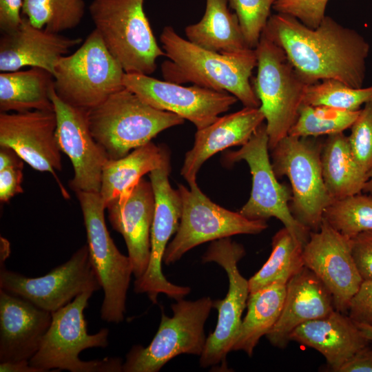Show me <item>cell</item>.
<instances>
[{"instance_id": "obj_1", "label": "cell", "mask_w": 372, "mask_h": 372, "mask_svg": "<svg viewBox=\"0 0 372 372\" xmlns=\"http://www.w3.org/2000/svg\"><path fill=\"white\" fill-rule=\"evenodd\" d=\"M281 48L298 73L309 85L335 79L362 87L369 45L358 32L325 16L311 28L286 14H271L262 32Z\"/></svg>"}, {"instance_id": "obj_2", "label": "cell", "mask_w": 372, "mask_h": 372, "mask_svg": "<svg viewBox=\"0 0 372 372\" xmlns=\"http://www.w3.org/2000/svg\"><path fill=\"white\" fill-rule=\"evenodd\" d=\"M160 41L168 59L161 64L165 81L228 92L245 107L260 106L250 83L257 65L255 49L234 55L211 52L183 39L171 26L163 28Z\"/></svg>"}, {"instance_id": "obj_3", "label": "cell", "mask_w": 372, "mask_h": 372, "mask_svg": "<svg viewBox=\"0 0 372 372\" xmlns=\"http://www.w3.org/2000/svg\"><path fill=\"white\" fill-rule=\"evenodd\" d=\"M87 117L92 135L109 159L121 158L184 123L182 117L152 107L126 87L87 111Z\"/></svg>"}, {"instance_id": "obj_4", "label": "cell", "mask_w": 372, "mask_h": 372, "mask_svg": "<svg viewBox=\"0 0 372 372\" xmlns=\"http://www.w3.org/2000/svg\"><path fill=\"white\" fill-rule=\"evenodd\" d=\"M94 292L85 291L71 302L52 312L50 325L39 349L29 364L39 372L57 369L71 372L122 371L121 360L105 358L81 360L79 355L84 349L105 348L108 345V329L88 334L84 310Z\"/></svg>"}, {"instance_id": "obj_5", "label": "cell", "mask_w": 372, "mask_h": 372, "mask_svg": "<svg viewBox=\"0 0 372 372\" xmlns=\"http://www.w3.org/2000/svg\"><path fill=\"white\" fill-rule=\"evenodd\" d=\"M144 0H93L89 12L106 48L127 74L149 75L165 53L154 37Z\"/></svg>"}, {"instance_id": "obj_6", "label": "cell", "mask_w": 372, "mask_h": 372, "mask_svg": "<svg viewBox=\"0 0 372 372\" xmlns=\"http://www.w3.org/2000/svg\"><path fill=\"white\" fill-rule=\"evenodd\" d=\"M125 73L94 29L74 53L56 62L54 90L65 103L87 112L125 87Z\"/></svg>"}, {"instance_id": "obj_7", "label": "cell", "mask_w": 372, "mask_h": 372, "mask_svg": "<svg viewBox=\"0 0 372 372\" xmlns=\"http://www.w3.org/2000/svg\"><path fill=\"white\" fill-rule=\"evenodd\" d=\"M257 75L254 92L266 121L272 150L296 123L309 85L296 70L283 50L262 34L255 48Z\"/></svg>"}, {"instance_id": "obj_8", "label": "cell", "mask_w": 372, "mask_h": 372, "mask_svg": "<svg viewBox=\"0 0 372 372\" xmlns=\"http://www.w3.org/2000/svg\"><path fill=\"white\" fill-rule=\"evenodd\" d=\"M322 145L313 137L288 135L271 150L276 176L278 178L285 176L291 183V212L311 231L318 230L324 211L333 201L322 177Z\"/></svg>"}, {"instance_id": "obj_9", "label": "cell", "mask_w": 372, "mask_h": 372, "mask_svg": "<svg viewBox=\"0 0 372 372\" xmlns=\"http://www.w3.org/2000/svg\"><path fill=\"white\" fill-rule=\"evenodd\" d=\"M176 301L171 306L172 317L162 311L158 331L149 344L136 345L130 349L122 371L158 372L178 355H201L207 340L205 324L213 308V300L203 297L194 301L183 298Z\"/></svg>"}, {"instance_id": "obj_10", "label": "cell", "mask_w": 372, "mask_h": 372, "mask_svg": "<svg viewBox=\"0 0 372 372\" xmlns=\"http://www.w3.org/2000/svg\"><path fill=\"white\" fill-rule=\"evenodd\" d=\"M269 149L266 124L262 123L240 149L225 154L227 164L245 161L252 176L250 196L239 213L251 220H266L275 217L297 241L304 245L311 231L293 215L290 208L291 189L278 180Z\"/></svg>"}, {"instance_id": "obj_11", "label": "cell", "mask_w": 372, "mask_h": 372, "mask_svg": "<svg viewBox=\"0 0 372 372\" xmlns=\"http://www.w3.org/2000/svg\"><path fill=\"white\" fill-rule=\"evenodd\" d=\"M76 194L83 213L90 260L104 291L101 318L107 322H121L124 320L127 292L133 274L132 263L110 235L105 220L106 208L100 194Z\"/></svg>"}, {"instance_id": "obj_12", "label": "cell", "mask_w": 372, "mask_h": 372, "mask_svg": "<svg viewBox=\"0 0 372 372\" xmlns=\"http://www.w3.org/2000/svg\"><path fill=\"white\" fill-rule=\"evenodd\" d=\"M182 202L180 224L168 244L163 262L169 265L194 247L237 234H257L265 230V220H251L212 202L197 183L178 187Z\"/></svg>"}, {"instance_id": "obj_13", "label": "cell", "mask_w": 372, "mask_h": 372, "mask_svg": "<svg viewBox=\"0 0 372 372\" xmlns=\"http://www.w3.org/2000/svg\"><path fill=\"white\" fill-rule=\"evenodd\" d=\"M170 157L163 147L161 165L149 174L154 194L155 207L151 228V254L146 271L134 281V291L146 293L153 303L157 297L164 293L178 300L189 294L191 289L174 285L168 281L162 272L161 265L170 238L176 233L181 217L182 202L178 189L169 183Z\"/></svg>"}, {"instance_id": "obj_14", "label": "cell", "mask_w": 372, "mask_h": 372, "mask_svg": "<svg viewBox=\"0 0 372 372\" xmlns=\"http://www.w3.org/2000/svg\"><path fill=\"white\" fill-rule=\"evenodd\" d=\"M245 254L240 244L225 238L212 241L202 258L203 262H214L222 267L229 280L225 298L213 300V307L218 311V320L215 330L207 338L200 355V364L203 368L225 364L238 335L249 295V281L238 268V262Z\"/></svg>"}, {"instance_id": "obj_15", "label": "cell", "mask_w": 372, "mask_h": 372, "mask_svg": "<svg viewBox=\"0 0 372 372\" xmlns=\"http://www.w3.org/2000/svg\"><path fill=\"white\" fill-rule=\"evenodd\" d=\"M3 265L1 262L0 289L51 313L85 291L94 292L101 288L90 260L87 244L68 261L41 277H27L6 269Z\"/></svg>"}, {"instance_id": "obj_16", "label": "cell", "mask_w": 372, "mask_h": 372, "mask_svg": "<svg viewBox=\"0 0 372 372\" xmlns=\"http://www.w3.org/2000/svg\"><path fill=\"white\" fill-rule=\"evenodd\" d=\"M123 85L152 107L192 122L197 130L211 124L238 101L228 92L196 85L185 87L141 74L125 73Z\"/></svg>"}, {"instance_id": "obj_17", "label": "cell", "mask_w": 372, "mask_h": 372, "mask_svg": "<svg viewBox=\"0 0 372 372\" xmlns=\"http://www.w3.org/2000/svg\"><path fill=\"white\" fill-rule=\"evenodd\" d=\"M302 257L304 266L331 292L335 309L347 313L363 281L352 255L351 238L323 219L318 230L311 231Z\"/></svg>"}, {"instance_id": "obj_18", "label": "cell", "mask_w": 372, "mask_h": 372, "mask_svg": "<svg viewBox=\"0 0 372 372\" xmlns=\"http://www.w3.org/2000/svg\"><path fill=\"white\" fill-rule=\"evenodd\" d=\"M56 130L54 110L0 113V146L13 149L34 169L52 174L63 196L68 199L70 194L56 173L62 169Z\"/></svg>"}, {"instance_id": "obj_19", "label": "cell", "mask_w": 372, "mask_h": 372, "mask_svg": "<svg viewBox=\"0 0 372 372\" xmlns=\"http://www.w3.org/2000/svg\"><path fill=\"white\" fill-rule=\"evenodd\" d=\"M56 116V136L61 152L70 159L74 170L69 185L76 192L99 193L104 165L109 157L90 130L87 111L73 107L50 93Z\"/></svg>"}, {"instance_id": "obj_20", "label": "cell", "mask_w": 372, "mask_h": 372, "mask_svg": "<svg viewBox=\"0 0 372 372\" xmlns=\"http://www.w3.org/2000/svg\"><path fill=\"white\" fill-rule=\"evenodd\" d=\"M154 207L152 184L143 178L129 194L106 207L112 227L125 240L136 279L143 276L149 265Z\"/></svg>"}, {"instance_id": "obj_21", "label": "cell", "mask_w": 372, "mask_h": 372, "mask_svg": "<svg viewBox=\"0 0 372 372\" xmlns=\"http://www.w3.org/2000/svg\"><path fill=\"white\" fill-rule=\"evenodd\" d=\"M51 320V312L0 289V363L29 361Z\"/></svg>"}, {"instance_id": "obj_22", "label": "cell", "mask_w": 372, "mask_h": 372, "mask_svg": "<svg viewBox=\"0 0 372 372\" xmlns=\"http://www.w3.org/2000/svg\"><path fill=\"white\" fill-rule=\"evenodd\" d=\"M81 42V38H70L37 28L23 17L16 30L3 33L1 37L0 70L12 72L26 66L37 67L54 76L59 59Z\"/></svg>"}, {"instance_id": "obj_23", "label": "cell", "mask_w": 372, "mask_h": 372, "mask_svg": "<svg viewBox=\"0 0 372 372\" xmlns=\"http://www.w3.org/2000/svg\"><path fill=\"white\" fill-rule=\"evenodd\" d=\"M335 310L333 296L322 282L305 266L286 285L280 316L266 335L276 347L283 349L299 325L320 318Z\"/></svg>"}, {"instance_id": "obj_24", "label": "cell", "mask_w": 372, "mask_h": 372, "mask_svg": "<svg viewBox=\"0 0 372 372\" xmlns=\"http://www.w3.org/2000/svg\"><path fill=\"white\" fill-rule=\"evenodd\" d=\"M265 120L260 107H245L219 116L209 125L197 130L194 145L185 154L180 174L189 185L196 183L198 172L207 160L227 148L245 144Z\"/></svg>"}, {"instance_id": "obj_25", "label": "cell", "mask_w": 372, "mask_h": 372, "mask_svg": "<svg viewBox=\"0 0 372 372\" xmlns=\"http://www.w3.org/2000/svg\"><path fill=\"white\" fill-rule=\"evenodd\" d=\"M289 339L320 352L335 372L371 343L348 314L336 309L327 316L299 325Z\"/></svg>"}, {"instance_id": "obj_26", "label": "cell", "mask_w": 372, "mask_h": 372, "mask_svg": "<svg viewBox=\"0 0 372 372\" xmlns=\"http://www.w3.org/2000/svg\"><path fill=\"white\" fill-rule=\"evenodd\" d=\"M228 5V0H206L202 19L185 28L187 40L205 50L227 55L250 50L238 19Z\"/></svg>"}, {"instance_id": "obj_27", "label": "cell", "mask_w": 372, "mask_h": 372, "mask_svg": "<svg viewBox=\"0 0 372 372\" xmlns=\"http://www.w3.org/2000/svg\"><path fill=\"white\" fill-rule=\"evenodd\" d=\"M320 159L324 183L333 201L362 192L368 173L355 160L343 132L328 135Z\"/></svg>"}, {"instance_id": "obj_28", "label": "cell", "mask_w": 372, "mask_h": 372, "mask_svg": "<svg viewBox=\"0 0 372 372\" xmlns=\"http://www.w3.org/2000/svg\"><path fill=\"white\" fill-rule=\"evenodd\" d=\"M54 76L37 67L0 74L1 112L54 110L50 93Z\"/></svg>"}, {"instance_id": "obj_29", "label": "cell", "mask_w": 372, "mask_h": 372, "mask_svg": "<svg viewBox=\"0 0 372 372\" xmlns=\"http://www.w3.org/2000/svg\"><path fill=\"white\" fill-rule=\"evenodd\" d=\"M163 155V147L151 141L121 158L108 159L103 168L99 192L105 208L129 194L144 175L158 167Z\"/></svg>"}, {"instance_id": "obj_30", "label": "cell", "mask_w": 372, "mask_h": 372, "mask_svg": "<svg viewBox=\"0 0 372 372\" xmlns=\"http://www.w3.org/2000/svg\"><path fill=\"white\" fill-rule=\"evenodd\" d=\"M286 285L276 283L249 295L245 317L242 320L232 351H242L249 357L260 339L277 322L285 302Z\"/></svg>"}, {"instance_id": "obj_31", "label": "cell", "mask_w": 372, "mask_h": 372, "mask_svg": "<svg viewBox=\"0 0 372 372\" xmlns=\"http://www.w3.org/2000/svg\"><path fill=\"white\" fill-rule=\"evenodd\" d=\"M271 247L268 260L248 280L249 293L276 283L287 285L304 267V245L285 227L273 236Z\"/></svg>"}, {"instance_id": "obj_32", "label": "cell", "mask_w": 372, "mask_h": 372, "mask_svg": "<svg viewBox=\"0 0 372 372\" xmlns=\"http://www.w3.org/2000/svg\"><path fill=\"white\" fill-rule=\"evenodd\" d=\"M85 8L84 0H23L22 13L35 27L60 34L80 24Z\"/></svg>"}, {"instance_id": "obj_33", "label": "cell", "mask_w": 372, "mask_h": 372, "mask_svg": "<svg viewBox=\"0 0 372 372\" xmlns=\"http://www.w3.org/2000/svg\"><path fill=\"white\" fill-rule=\"evenodd\" d=\"M360 110L347 111L324 105L314 106L303 103L288 135L316 138L343 132L351 127Z\"/></svg>"}, {"instance_id": "obj_34", "label": "cell", "mask_w": 372, "mask_h": 372, "mask_svg": "<svg viewBox=\"0 0 372 372\" xmlns=\"http://www.w3.org/2000/svg\"><path fill=\"white\" fill-rule=\"evenodd\" d=\"M323 219L349 238L372 230V195L360 193L333 200L325 208Z\"/></svg>"}, {"instance_id": "obj_35", "label": "cell", "mask_w": 372, "mask_h": 372, "mask_svg": "<svg viewBox=\"0 0 372 372\" xmlns=\"http://www.w3.org/2000/svg\"><path fill=\"white\" fill-rule=\"evenodd\" d=\"M372 102V86L355 88L335 79H326L309 85L303 103L324 105L347 111H358Z\"/></svg>"}, {"instance_id": "obj_36", "label": "cell", "mask_w": 372, "mask_h": 372, "mask_svg": "<svg viewBox=\"0 0 372 372\" xmlns=\"http://www.w3.org/2000/svg\"><path fill=\"white\" fill-rule=\"evenodd\" d=\"M276 0H228L234 10L245 41L251 49L258 45L261 34L271 16Z\"/></svg>"}, {"instance_id": "obj_37", "label": "cell", "mask_w": 372, "mask_h": 372, "mask_svg": "<svg viewBox=\"0 0 372 372\" xmlns=\"http://www.w3.org/2000/svg\"><path fill=\"white\" fill-rule=\"evenodd\" d=\"M348 136L353 156L365 172L372 169V102L364 104Z\"/></svg>"}, {"instance_id": "obj_38", "label": "cell", "mask_w": 372, "mask_h": 372, "mask_svg": "<svg viewBox=\"0 0 372 372\" xmlns=\"http://www.w3.org/2000/svg\"><path fill=\"white\" fill-rule=\"evenodd\" d=\"M329 0H276L273 9L291 15L311 28H316L324 18Z\"/></svg>"}, {"instance_id": "obj_39", "label": "cell", "mask_w": 372, "mask_h": 372, "mask_svg": "<svg viewBox=\"0 0 372 372\" xmlns=\"http://www.w3.org/2000/svg\"><path fill=\"white\" fill-rule=\"evenodd\" d=\"M351 252L363 280H372V230L351 238Z\"/></svg>"}, {"instance_id": "obj_40", "label": "cell", "mask_w": 372, "mask_h": 372, "mask_svg": "<svg viewBox=\"0 0 372 372\" xmlns=\"http://www.w3.org/2000/svg\"><path fill=\"white\" fill-rule=\"evenodd\" d=\"M347 314L357 323L372 326V280H363L352 298Z\"/></svg>"}, {"instance_id": "obj_41", "label": "cell", "mask_w": 372, "mask_h": 372, "mask_svg": "<svg viewBox=\"0 0 372 372\" xmlns=\"http://www.w3.org/2000/svg\"><path fill=\"white\" fill-rule=\"evenodd\" d=\"M23 165L0 171V201L6 203L18 194L23 192L21 187Z\"/></svg>"}, {"instance_id": "obj_42", "label": "cell", "mask_w": 372, "mask_h": 372, "mask_svg": "<svg viewBox=\"0 0 372 372\" xmlns=\"http://www.w3.org/2000/svg\"><path fill=\"white\" fill-rule=\"evenodd\" d=\"M23 0H0V30L2 33L16 30L21 25Z\"/></svg>"}, {"instance_id": "obj_43", "label": "cell", "mask_w": 372, "mask_h": 372, "mask_svg": "<svg viewBox=\"0 0 372 372\" xmlns=\"http://www.w3.org/2000/svg\"><path fill=\"white\" fill-rule=\"evenodd\" d=\"M337 372H372V346L359 350Z\"/></svg>"}, {"instance_id": "obj_44", "label": "cell", "mask_w": 372, "mask_h": 372, "mask_svg": "<svg viewBox=\"0 0 372 372\" xmlns=\"http://www.w3.org/2000/svg\"><path fill=\"white\" fill-rule=\"evenodd\" d=\"M23 161L11 148L0 146V171L10 167L23 165Z\"/></svg>"}, {"instance_id": "obj_45", "label": "cell", "mask_w": 372, "mask_h": 372, "mask_svg": "<svg viewBox=\"0 0 372 372\" xmlns=\"http://www.w3.org/2000/svg\"><path fill=\"white\" fill-rule=\"evenodd\" d=\"M1 372H39L30 365L29 361L0 363Z\"/></svg>"}, {"instance_id": "obj_46", "label": "cell", "mask_w": 372, "mask_h": 372, "mask_svg": "<svg viewBox=\"0 0 372 372\" xmlns=\"http://www.w3.org/2000/svg\"><path fill=\"white\" fill-rule=\"evenodd\" d=\"M355 324L358 325V327L363 333V334L372 343V326L365 324L357 323V322H355Z\"/></svg>"}, {"instance_id": "obj_47", "label": "cell", "mask_w": 372, "mask_h": 372, "mask_svg": "<svg viewBox=\"0 0 372 372\" xmlns=\"http://www.w3.org/2000/svg\"><path fill=\"white\" fill-rule=\"evenodd\" d=\"M362 192L372 195V169L368 172V179L365 183Z\"/></svg>"}]
</instances>
